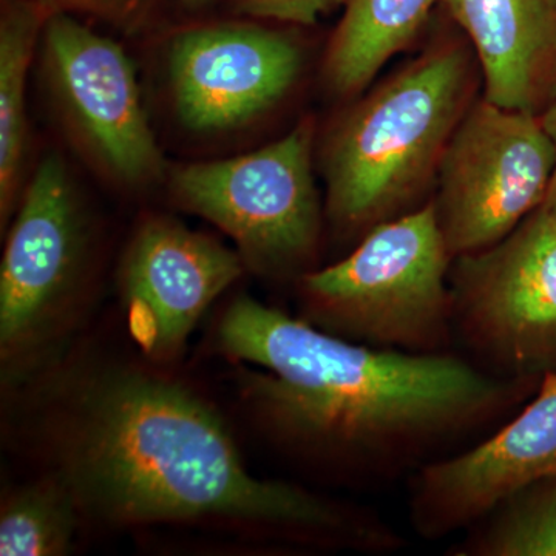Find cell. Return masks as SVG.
<instances>
[{
  "label": "cell",
  "mask_w": 556,
  "mask_h": 556,
  "mask_svg": "<svg viewBox=\"0 0 556 556\" xmlns=\"http://www.w3.org/2000/svg\"><path fill=\"white\" fill-rule=\"evenodd\" d=\"M218 345L257 365L244 393L288 455L334 481L386 489L477 444L541 380L507 379L453 353L409 354L350 342L302 317L239 298Z\"/></svg>",
  "instance_id": "6da1fadb"
},
{
  "label": "cell",
  "mask_w": 556,
  "mask_h": 556,
  "mask_svg": "<svg viewBox=\"0 0 556 556\" xmlns=\"http://www.w3.org/2000/svg\"><path fill=\"white\" fill-rule=\"evenodd\" d=\"M175 109L193 131L243 126L294 86L302 50L288 35L254 24H215L178 33L169 46Z\"/></svg>",
  "instance_id": "7c38bea8"
},
{
  "label": "cell",
  "mask_w": 556,
  "mask_h": 556,
  "mask_svg": "<svg viewBox=\"0 0 556 556\" xmlns=\"http://www.w3.org/2000/svg\"><path fill=\"white\" fill-rule=\"evenodd\" d=\"M240 13L249 16L313 25L321 14L334 10L345 0H232Z\"/></svg>",
  "instance_id": "ac0fdd59"
},
{
  "label": "cell",
  "mask_w": 556,
  "mask_h": 556,
  "mask_svg": "<svg viewBox=\"0 0 556 556\" xmlns=\"http://www.w3.org/2000/svg\"><path fill=\"white\" fill-rule=\"evenodd\" d=\"M306 124L237 159L193 163L172 175L182 207L236 241L244 265L269 277L302 278L320 239V201Z\"/></svg>",
  "instance_id": "8992f818"
},
{
  "label": "cell",
  "mask_w": 556,
  "mask_h": 556,
  "mask_svg": "<svg viewBox=\"0 0 556 556\" xmlns=\"http://www.w3.org/2000/svg\"><path fill=\"white\" fill-rule=\"evenodd\" d=\"M555 150L540 115L482 98L464 113L437 174L439 228L450 255L506 239L546 199Z\"/></svg>",
  "instance_id": "52a82bcc"
},
{
  "label": "cell",
  "mask_w": 556,
  "mask_h": 556,
  "mask_svg": "<svg viewBox=\"0 0 556 556\" xmlns=\"http://www.w3.org/2000/svg\"><path fill=\"white\" fill-rule=\"evenodd\" d=\"M79 511L75 493L60 475L21 486L0 510V555L68 554Z\"/></svg>",
  "instance_id": "e0dca14e"
},
{
  "label": "cell",
  "mask_w": 556,
  "mask_h": 556,
  "mask_svg": "<svg viewBox=\"0 0 556 556\" xmlns=\"http://www.w3.org/2000/svg\"><path fill=\"white\" fill-rule=\"evenodd\" d=\"M453 329L479 368L507 379L556 372V222L536 208L493 247L453 258Z\"/></svg>",
  "instance_id": "5b68a950"
},
{
  "label": "cell",
  "mask_w": 556,
  "mask_h": 556,
  "mask_svg": "<svg viewBox=\"0 0 556 556\" xmlns=\"http://www.w3.org/2000/svg\"><path fill=\"white\" fill-rule=\"evenodd\" d=\"M60 477L116 525L241 522L287 546L387 555L407 546L382 515L249 473L215 409L137 369L91 376L60 431Z\"/></svg>",
  "instance_id": "7a4b0ae2"
},
{
  "label": "cell",
  "mask_w": 556,
  "mask_h": 556,
  "mask_svg": "<svg viewBox=\"0 0 556 556\" xmlns=\"http://www.w3.org/2000/svg\"><path fill=\"white\" fill-rule=\"evenodd\" d=\"M470 56L456 43L427 50L343 116L325 149L327 215L365 237L416 206L466 113Z\"/></svg>",
  "instance_id": "3957f363"
},
{
  "label": "cell",
  "mask_w": 556,
  "mask_h": 556,
  "mask_svg": "<svg viewBox=\"0 0 556 556\" xmlns=\"http://www.w3.org/2000/svg\"><path fill=\"white\" fill-rule=\"evenodd\" d=\"M54 11H80L104 20H127L142 5V0H38Z\"/></svg>",
  "instance_id": "d6986e66"
},
{
  "label": "cell",
  "mask_w": 556,
  "mask_h": 556,
  "mask_svg": "<svg viewBox=\"0 0 556 556\" xmlns=\"http://www.w3.org/2000/svg\"><path fill=\"white\" fill-rule=\"evenodd\" d=\"M467 530L447 555L556 556V477L519 486Z\"/></svg>",
  "instance_id": "2e32d148"
},
{
  "label": "cell",
  "mask_w": 556,
  "mask_h": 556,
  "mask_svg": "<svg viewBox=\"0 0 556 556\" xmlns=\"http://www.w3.org/2000/svg\"><path fill=\"white\" fill-rule=\"evenodd\" d=\"M540 118L555 150L554 170H552L551 182H548L546 199H544L541 207L556 222V101L552 102V104L541 113Z\"/></svg>",
  "instance_id": "ffe728a7"
},
{
  "label": "cell",
  "mask_w": 556,
  "mask_h": 556,
  "mask_svg": "<svg viewBox=\"0 0 556 556\" xmlns=\"http://www.w3.org/2000/svg\"><path fill=\"white\" fill-rule=\"evenodd\" d=\"M473 43L486 101L541 115L556 101V0H442Z\"/></svg>",
  "instance_id": "4fadbf2b"
},
{
  "label": "cell",
  "mask_w": 556,
  "mask_h": 556,
  "mask_svg": "<svg viewBox=\"0 0 556 556\" xmlns=\"http://www.w3.org/2000/svg\"><path fill=\"white\" fill-rule=\"evenodd\" d=\"M556 477V372L514 416L408 479L409 521L434 541L463 532L519 486Z\"/></svg>",
  "instance_id": "30bf717a"
},
{
  "label": "cell",
  "mask_w": 556,
  "mask_h": 556,
  "mask_svg": "<svg viewBox=\"0 0 556 556\" xmlns=\"http://www.w3.org/2000/svg\"><path fill=\"white\" fill-rule=\"evenodd\" d=\"M186 7L189 9H201V7H206L207 3H211L212 0H181Z\"/></svg>",
  "instance_id": "44dd1931"
},
{
  "label": "cell",
  "mask_w": 556,
  "mask_h": 556,
  "mask_svg": "<svg viewBox=\"0 0 556 556\" xmlns=\"http://www.w3.org/2000/svg\"><path fill=\"white\" fill-rule=\"evenodd\" d=\"M442 0H345L325 60L336 93H358L394 54L409 46Z\"/></svg>",
  "instance_id": "5bb4252c"
},
{
  "label": "cell",
  "mask_w": 556,
  "mask_h": 556,
  "mask_svg": "<svg viewBox=\"0 0 556 556\" xmlns=\"http://www.w3.org/2000/svg\"><path fill=\"white\" fill-rule=\"evenodd\" d=\"M54 13L38 0H7L0 20V215L2 226L16 200L25 144V89L33 51Z\"/></svg>",
  "instance_id": "9a60e30c"
},
{
  "label": "cell",
  "mask_w": 556,
  "mask_h": 556,
  "mask_svg": "<svg viewBox=\"0 0 556 556\" xmlns=\"http://www.w3.org/2000/svg\"><path fill=\"white\" fill-rule=\"evenodd\" d=\"M86 254L83 215L58 155L39 164L25 190L0 265L3 368L30 365L68 321Z\"/></svg>",
  "instance_id": "ba28073f"
},
{
  "label": "cell",
  "mask_w": 556,
  "mask_h": 556,
  "mask_svg": "<svg viewBox=\"0 0 556 556\" xmlns=\"http://www.w3.org/2000/svg\"><path fill=\"white\" fill-rule=\"evenodd\" d=\"M42 38L58 100L105 169L134 186L160 177L163 159L126 51L64 11L51 13Z\"/></svg>",
  "instance_id": "9c48e42d"
},
{
  "label": "cell",
  "mask_w": 556,
  "mask_h": 556,
  "mask_svg": "<svg viewBox=\"0 0 556 556\" xmlns=\"http://www.w3.org/2000/svg\"><path fill=\"white\" fill-rule=\"evenodd\" d=\"M452 263L428 201L369 230L346 258L300 278V317L361 345L452 353Z\"/></svg>",
  "instance_id": "277c9868"
},
{
  "label": "cell",
  "mask_w": 556,
  "mask_h": 556,
  "mask_svg": "<svg viewBox=\"0 0 556 556\" xmlns=\"http://www.w3.org/2000/svg\"><path fill=\"white\" fill-rule=\"evenodd\" d=\"M240 254L169 218H150L131 239L119 287L127 328L153 361L177 357L208 306L239 280Z\"/></svg>",
  "instance_id": "8fae6325"
}]
</instances>
